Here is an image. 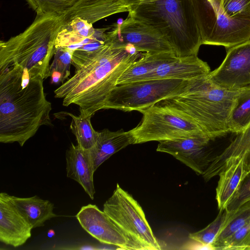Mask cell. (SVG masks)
Masks as SVG:
<instances>
[{"mask_svg":"<svg viewBox=\"0 0 250 250\" xmlns=\"http://www.w3.org/2000/svg\"><path fill=\"white\" fill-rule=\"evenodd\" d=\"M227 14L232 17H250V0H222Z\"/></svg>","mask_w":250,"mask_h":250,"instance_id":"obj_32","label":"cell"},{"mask_svg":"<svg viewBox=\"0 0 250 250\" xmlns=\"http://www.w3.org/2000/svg\"><path fill=\"white\" fill-rule=\"evenodd\" d=\"M113 27L119 41L133 46L137 52L174 53L171 45L160 31L129 15L120 24H114Z\"/></svg>","mask_w":250,"mask_h":250,"instance_id":"obj_11","label":"cell"},{"mask_svg":"<svg viewBox=\"0 0 250 250\" xmlns=\"http://www.w3.org/2000/svg\"><path fill=\"white\" fill-rule=\"evenodd\" d=\"M229 213L225 224L210 245L211 250H218L226 239L250 222V201Z\"/></svg>","mask_w":250,"mask_h":250,"instance_id":"obj_24","label":"cell"},{"mask_svg":"<svg viewBox=\"0 0 250 250\" xmlns=\"http://www.w3.org/2000/svg\"><path fill=\"white\" fill-rule=\"evenodd\" d=\"M202 44L226 50L250 42V17H232L222 0H191Z\"/></svg>","mask_w":250,"mask_h":250,"instance_id":"obj_6","label":"cell"},{"mask_svg":"<svg viewBox=\"0 0 250 250\" xmlns=\"http://www.w3.org/2000/svg\"><path fill=\"white\" fill-rule=\"evenodd\" d=\"M97 34L93 24L79 18L64 22L55 41V48L68 47L74 50L96 40Z\"/></svg>","mask_w":250,"mask_h":250,"instance_id":"obj_20","label":"cell"},{"mask_svg":"<svg viewBox=\"0 0 250 250\" xmlns=\"http://www.w3.org/2000/svg\"><path fill=\"white\" fill-rule=\"evenodd\" d=\"M246 174L244 170L242 158L236 160L219 174V179L216 188V199L219 210L225 209Z\"/></svg>","mask_w":250,"mask_h":250,"instance_id":"obj_22","label":"cell"},{"mask_svg":"<svg viewBox=\"0 0 250 250\" xmlns=\"http://www.w3.org/2000/svg\"><path fill=\"white\" fill-rule=\"evenodd\" d=\"M128 11L121 0H78L62 16L64 22L79 17L93 24L105 17Z\"/></svg>","mask_w":250,"mask_h":250,"instance_id":"obj_17","label":"cell"},{"mask_svg":"<svg viewBox=\"0 0 250 250\" xmlns=\"http://www.w3.org/2000/svg\"><path fill=\"white\" fill-rule=\"evenodd\" d=\"M218 250H250V222L226 239Z\"/></svg>","mask_w":250,"mask_h":250,"instance_id":"obj_30","label":"cell"},{"mask_svg":"<svg viewBox=\"0 0 250 250\" xmlns=\"http://www.w3.org/2000/svg\"><path fill=\"white\" fill-rule=\"evenodd\" d=\"M229 214L226 209L219 210L217 217L211 223L199 231L189 233V238L207 249L211 250L210 245L224 226Z\"/></svg>","mask_w":250,"mask_h":250,"instance_id":"obj_28","label":"cell"},{"mask_svg":"<svg viewBox=\"0 0 250 250\" xmlns=\"http://www.w3.org/2000/svg\"><path fill=\"white\" fill-rule=\"evenodd\" d=\"M31 225L12 203L9 194L0 193V241L14 248L22 246L31 236Z\"/></svg>","mask_w":250,"mask_h":250,"instance_id":"obj_14","label":"cell"},{"mask_svg":"<svg viewBox=\"0 0 250 250\" xmlns=\"http://www.w3.org/2000/svg\"><path fill=\"white\" fill-rule=\"evenodd\" d=\"M219 155L215 156L202 174L205 181L217 176L236 160L243 159L244 170L250 171V124Z\"/></svg>","mask_w":250,"mask_h":250,"instance_id":"obj_16","label":"cell"},{"mask_svg":"<svg viewBox=\"0 0 250 250\" xmlns=\"http://www.w3.org/2000/svg\"><path fill=\"white\" fill-rule=\"evenodd\" d=\"M211 139L206 135L160 142L156 150L172 155L197 175H202L214 157L208 145Z\"/></svg>","mask_w":250,"mask_h":250,"instance_id":"obj_12","label":"cell"},{"mask_svg":"<svg viewBox=\"0 0 250 250\" xmlns=\"http://www.w3.org/2000/svg\"><path fill=\"white\" fill-rule=\"evenodd\" d=\"M131 144L132 140L128 131L105 129L99 132L95 146L88 150L94 171L112 155Z\"/></svg>","mask_w":250,"mask_h":250,"instance_id":"obj_19","label":"cell"},{"mask_svg":"<svg viewBox=\"0 0 250 250\" xmlns=\"http://www.w3.org/2000/svg\"><path fill=\"white\" fill-rule=\"evenodd\" d=\"M64 23L62 15L37 16L23 32L0 42V70L14 65L26 70L31 77H49L50 61L55 51L57 35Z\"/></svg>","mask_w":250,"mask_h":250,"instance_id":"obj_4","label":"cell"},{"mask_svg":"<svg viewBox=\"0 0 250 250\" xmlns=\"http://www.w3.org/2000/svg\"><path fill=\"white\" fill-rule=\"evenodd\" d=\"M128 12L160 31L176 56H197L202 43L191 0H140Z\"/></svg>","mask_w":250,"mask_h":250,"instance_id":"obj_5","label":"cell"},{"mask_svg":"<svg viewBox=\"0 0 250 250\" xmlns=\"http://www.w3.org/2000/svg\"><path fill=\"white\" fill-rule=\"evenodd\" d=\"M121 0L129 9V7L130 5L139 1L140 0Z\"/></svg>","mask_w":250,"mask_h":250,"instance_id":"obj_33","label":"cell"},{"mask_svg":"<svg viewBox=\"0 0 250 250\" xmlns=\"http://www.w3.org/2000/svg\"><path fill=\"white\" fill-rule=\"evenodd\" d=\"M9 198L33 229L43 227L46 221L58 216L54 212V205L37 195L21 198L9 194Z\"/></svg>","mask_w":250,"mask_h":250,"instance_id":"obj_21","label":"cell"},{"mask_svg":"<svg viewBox=\"0 0 250 250\" xmlns=\"http://www.w3.org/2000/svg\"><path fill=\"white\" fill-rule=\"evenodd\" d=\"M55 234V231L53 229H50L49 230L48 232L47 235L49 237H53Z\"/></svg>","mask_w":250,"mask_h":250,"instance_id":"obj_34","label":"cell"},{"mask_svg":"<svg viewBox=\"0 0 250 250\" xmlns=\"http://www.w3.org/2000/svg\"><path fill=\"white\" fill-rule=\"evenodd\" d=\"M78 0H26L37 16L63 15Z\"/></svg>","mask_w":250,"mask_h":250,"instance_id":"obj_29","label":"cell"},{"mask_svg":"<svg viewBox=\"0 0 250 250\" xmlns=\"http://www.w3.org/2000/svg\"><path fill=\"white\" fill-rule=\"evenodd\" d=\"M188 81L155 79L117 85L111 92L104 109L139 111L181 94Z\"/></svg>","mask_w":250,"mask_h":250,"instance_id":"obj_9","label":"cell"},{"mask_svg":"<svg viewBox=\"0 0 250 250\" xmlns=\"http://www.w3.org/2000/svg\"><path fill=\"white\" fill-rule=\"evenodd\" d=\"M138 111L143 115L142 121L128 131L132 144L206 135L188 114L161 102Z\"/></svg>","mask_w":250,"mask_h":250,"instance_id":"obj_7","label":"cell"},{"mask_svg":"<svg viewBox=\"0 0 250 250\" xmlns=\"http://www.w3.org/2000/svg\"><path fill=\"white\" fill-rule=\"evenodd\" d=\"M210 69L197 56L173 55L158 66L143 80L175 79L189 81L208 74ZM142 80V81H143Z\"/></svg>","mask_w":250,"mask_h":250,"instance_id":"obj_15","label":"cell"},{"mask_svg":"<svg viewBox=\"0 0 250 250\" xmlns=\"http://www.w3.org/2000/svg\"><path fill=\"white\" fill-rule=\"evenodd\" d=\"M43 81L19 65L0 70V143L22 146L41 126L52 125Z\"/></svg>","mask_w":250,"mask_h":250,"instance_id":"obj_2","label":"cell"},{"mask_svg":"<svg viewBox=\"0 0 250 250\" xmlns=\"http://www.w3.org/2000/svg\"><path fill=\"white\" fill-rule=\"evenodd\" d=\"M250 201V171L241 181L240 184L225 209L230 213L235 210L245 203Z\"/></svg>","mask_w":250,"mask_h":250,"instance_id":"obj_31","label":"cell"},{"mask_svg":"<svg viewBox=\"0 0 250 250\" xmlns=\"http://www.w3.org/2000/svg\"><path fill=\"white\" fill-rule=\"evenodd\" d=\"M221 65L208 75L217 86L237 90L250 86V42L228 49Z\"/></svg>","mask_w":250,"mask_h":250,"instance_id":"obj_10","label":"cell"},{"mask_svg":"<svg viewBox=\"0 0 250 250\" xmlns=\"http://www.w3.org/2000/svg\"><path fill=\"white\" fill-rule=\"evenodd\" d=\"M81 227L101 243L128 250L127 241L103 210L95 205L83 206L76 215Z\"/></svg>","mask_w":250,"mask_h":250,"instance_id":"obj_13","label":"cell"},{"mask_svg":"<svg viewBox=\"0 0 250 250\" xmlns=\"http://www.w3.org/2000/svg\"><path fill=\"white\" fill-rule=\"evenodd\" d=\"M74 50L64 47L55 48L53 61L50 66L52 84L63 83L69 76Z\"/></svg>","mask_w":250,"mask_h":250,"instance_id":"obj_26","label":"cell"},{"mask_svg":"<svg viewBox=\"0 0 250 250\" xmlns=\"http://www.w3.org/2000/svg\"><path fill=\"white\" fill-rule=\"evenodd\" d=\"M107 35L106 43L97 49L74 51L75 74L54 91L55 98L62 99L63 105H78L83 116L92 117L104 109L121 75L142 54L120 42L113 28Z\"/></svg>","mask_w":250,"mask_h":250,"instance_id":"obj_1","label":"cell"},{"mask_svg":"<svg viewBox=\"0 0 250 250\" xmlns=\"http://www.w3.org/2000/svg\"><path fill=\"white\" fill-rule=\"evenodd\" d=\"M66 176L78 182L91 200L94 198V170L88 150L73 143L65 153Z\"/></svg>","mask_w":250,"mask_h":250,"instance_id":"obj_18","label":"cell"},{"mask_svg":"<svg viewBox=\"0 0 250 250\" xmlns=\"http://www.w3.org/2000/svg\"><path fill=\"white\" fill-rule=\"evenodd\" d=\"M250 124V88L238 100L229 121V132L239 133Z\"/></svg>","mask_w":250,"mask_h":250,"instance_id":"obj_27","label":"cell"},{"mask_svg":"<svg viewBox=\"0 0 250 250\" xmlns=\"http://www.w3.org/2000/svg\"><path fill=\"white\" fill-rule=\"evenodd\" d=\"M173 55H175L171 52L142 53L141 57L131 63L123 73L118 81L117 85L143 80L146 76Z\"/></svg>","mask_w":250,"mask_h":250,"instance_id":"obj_23","label":"cell"},{"mask_svg":"<svg viewBox=\"0 0 250 250\" xmlns=\"http://www.w3.org/2000/svg\"><path fill=\"white\" fill-rule=\"evenodd\" d=\"M208 75L188 81L181 94L160 102L188 114L214 140L229 132L231 111L250 86L237 90L225 89L213 83Z\"/></svg>","mask_w":250,"mask_h":250,"instance_id":"obj_3","label":"cell"},{"mask_svg":"<svg viewBox=\"0 0 250 250\" xmlns=\"http://www.w3.org/2000/svg\"><path fill=\"white\" fill-rule=\"evenodd\" d=\"M66 114L72 118L70 128L76 137L77 145L86 150L92 148L96 143L99 132L92 125L91 117L81 114L77 116L69 113Z\"/></svg>","mask_w":250,"mask_h":250,"instance_id":"obj_25","label":"cell"},{"mask_svg":"<svg viewBox=\"0 0 250 250\" xmlns=\"http://www.w3.org/2000/svg\"><path fill=\"white\" fill-rule=\"evenodd\" d=\"M103 210L126 238L128 250L161 249L142 207L118 184Z\"/></svg>","mask_w":250,"mask_h":250,"instance_id":"obj_8","label":"cell"}]
</instances>
